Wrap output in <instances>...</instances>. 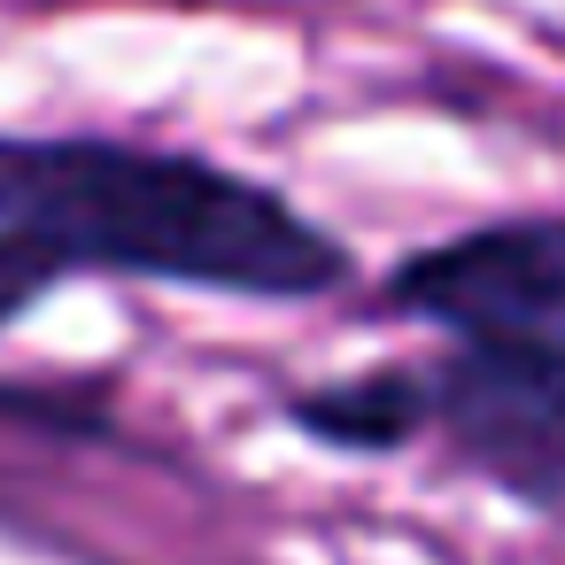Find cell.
<instances>
[{
    "instance_id": "3",
    "label": "cell",
    "mask_w": 565,
    "mask_h": 565,
    "mask_svg": "<svg viewBox=\"0 0 565 565\" xmlns=\"http://www.w3.org/2000/svg\"><path fill=\"white\" fill-rule=\"evenodd\" d=\"M380 302L449 341L565 349V210L426 241L387 271Z\"/></svg>"
},
{
    "instance_id": "2",
    "label": "cell",
    "mask_w": 565,
    "mask_h": 565,
    "mask_svg": "<svg viewBox=\"0 0 565 565\" xmlns=\"http://www.w3.org/2000/svg\"><path fill=\"white\" fill-rule=\"evenodd\" d=\"M434 441L526 511H565V349L449 341L426 364Z\"/></svg>"
},
{
    "instance_id": "4",
    "label": "cell",
    "mask_w": 565,
    "mask_h": 565,
    "mask_svg": "<svg viewBox=\"0 0 565 565\" xmlns=\"http://www.w3.org/2000/svg\"><path fill=\"white\" fill-rule=\"evenodd\" d=\"M279 418L341 457H395L418 434H434V387H426V364H380V372L279 395Z\"/></svg>"
},
{
    "instance_id": "1",
    "label": "cell",
    "mask_w": 565,
    "mask_h": 565,
    "mask_svg": "<svg viewBox=\"0 0 565 565\" xmlns=\"http://www.w3.org/2000/svg\"><path fill=\"white\" fill-rule=\"evenodd\" d=\"M0 225L47 241L71 271L233 302H318L356 279L349 241L279 186L109 132H0Z\"/></svg>"
},
{
    "instance_id": "5",
    "label": "cell",
    "mask_w": 565,
    "mask_h": 565,
    "mask_svg": "<svg viewBox=\"0 0 565 565\" xmlns=\"http://www.w3.org/2000/svg\"><path fill=\"white\" fill-rule=\"evenodd\" d=\"M63 279H78L47 241H32V233H17V225H0V333H9L24 310H40Z\"/></svg>"
}]
</instances>
